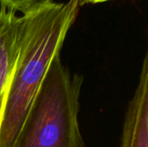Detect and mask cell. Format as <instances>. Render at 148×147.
Instances as JSON below:
<instances>
[{
    "mask_svg": "<svg viewBox=\"0 0 148 147\" xmlns=\"http://www.w3.org/2000/svg\"><path fill=\"white\" fill-rule=\"evenodd\" d=\"M78 0H38L19 16L16 58L0 107V147H14L31 104L79 13Z\"/></svg>",
    "mask_w": 148,
    "mask_h": 147,
    "instance_id": "cell-1",
    "label": "cell"
},
{
    "mask_svg": "<svg viewBox=\"0 0 148 147\" xmlns=\"http://www.w3.org/2000/svg\"><path fill=\"white\" fill-rule=\"evenodd\" d=\"M79 1V4L80 6L84 5V4H88V3H104V2H108L110 0H78Z\"/></svg>",
    "mask_w": 148,
    "mask_h": 147,
    "instance_id": "cell-6",
    "label": "cell"
},
{
    "mask_svg": "<svg viewBox=\"0 0 148 147\" xmlns=\"http://www.w3.org/2000/svg\"><path fill=\"white\" fill-rule=\"evenodd\" d=\"M119 147H148V57L145 56L138 86L128 103Z\"/></svg>",
    "mask_w": 148,
    "mask_h": 147,
    "instance_id": "cell-3",
    "label": "cell"
},
{
    "mask_svg": "<svg viewBox=\"0 0 148 147\" xmlns=\"http://www.w3.org/2000/svg\"><path fill=\"white\" fill-rule=\"evenodd\" d=\"M38 0H0V6L24 13Z\"/></svg>",
    "mask_w": 148,
    "mask_h": 147,
    "instance_id": "cell-5",
    "label": "cell"
},
{
    "mask_svg": "<svg viewBox=\"0 0 148 147\" xmlns=\"http://www.w3.org/2000/svg\"><path fill=\"white\" fill-rule=\"evenodd\" d=\"M18 23L16 11L0 6V107L16 58Z\"/></svg>",
    "mask_w": 148,
    "mask_h": 147,
    "instance_id": "cell-4",
    "label": "cell"
},
{
    "mask_svg": "<svg viewBox=\"0 0 148 147\" xmlns=\"http://www.w3.org/2000/svg\"><path fill=\"white\" fill-rule=\"evenodd\" d=\"M82 83L55 57L14 147H85L78 120Z\"/></svg>",
    "mask_w": 148,
    "mask_h": 147,
    "instance_id": "cell-2",
    "label": "cell"
}]
</instances>
